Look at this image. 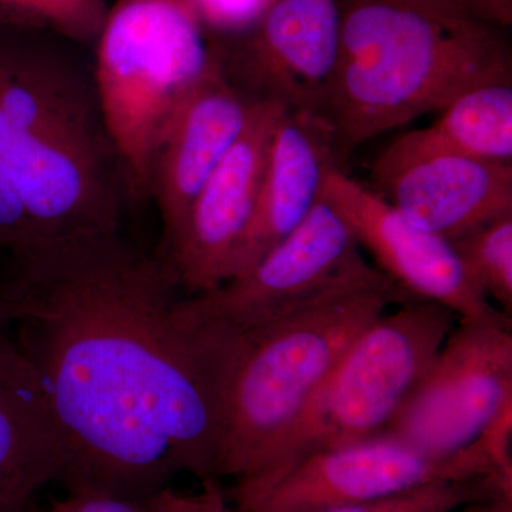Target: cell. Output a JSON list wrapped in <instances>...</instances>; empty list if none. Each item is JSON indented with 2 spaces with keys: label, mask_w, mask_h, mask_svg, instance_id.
Masks as SVG:
<instances>
[{
  "label": "cell",
  "mask_w": 512,
  "mask_h": 512,
  "mask_svg": "<svg viewBox=\"0 0 512 512\" xmlns=\"http://www.w3.org/2000/svg\"><path fill=\"white\" fill-rule=\"evenodd\" d=\"M426 8L436 10L448 16H460V18H470L463 9L461 0H414ZM471 19V18H470Z\"/></svg>",
  "instance_id": "484cf974"
},
{
  "label": "cell",
  "mask_w": 512,
  "mask_h": 512,
  "mask_svg": "<svg viewBox=\"0 0 512 512\" xmlns=\"http://www.w3.org/2000/svg\"><path fill=\"white\" fill-rule=\"evenodd\" d=\"M109 8L106 0H0V26L43 30L89 46L96 43Z\"/></svg>",
  "instance_id": "d6986e66"
},
{
  "label": "cell",
  "mask_w": 512,
  "mask_h": 512,
  "mask_svg": "<svg viewBox=\"0 0 512 512\" xmlns=\"http://www.w3.org/2000/svg\"><path fill=\"white\" fill-rule=\"evenodd\" d=\"M510 407L511 316L460 319L384 436L447 456L471 446Z\"/></svg>",
  "instance_id": "9c48e42d"
},
{
  "label": "cell",
  "mask_w": 512,
  "mask_h": 512,
  "mask_svg": "<svg viewBox=\"0 0 512 512\" xmlns=\"http://www.w3.org/2000/svg\"><path fill=\"white\" fill-rule=\"evenodd\" d=\"M464 512H512V494H498L464 507Z\"/></svg>",
  "instance_id": "d4e9b609"
},
{
  "label": "cell",
  "mask_w": 512,
  "mask_h": 512,
  "mask_svg": "<svg viewBox=\"0 0 512 512\" xmlns=\"http://www.w3.org/2000/svg\"><path fill=\"white\" fill-rule=\"evenodd\" d=\"M82 45L0 26V252L120 232L128 198Z\"/></svg>",
  "instance_id": "7a4b0ae2"
},
{
  "label": "cell",
  "mask_w": 512,
  "mask_h": 512,
  "mask_svg": "<svg viewBox=\"0 0 512 512\" xmlns=\"http://www.w3.org/2000/svg\"><path fill=\"white\" fill-rule=\"evenodd\" d=\"M370 184L407 220L450 242L512 214V164L456 153L426 128L394 138L373 163Z\"/></svg>",
  "instance_id": "30bf717a"
},
{
  "label": "cell",
  "mask_w": 512,
  "mask_h": 512,
  "mask_svg": "<svg viewBox=\"0 0 512 512\" xmlns=\"http://www.w3.org/2000/svg\"><path fill=\"white\" fill-rule=\"evenodd\" d=\"M177 284L120 232L40 249L2 295L52 407L60 483L146 503L178 473L214 477L210 362L175 318Z\"/></svg>",
  "instance_id": "6da1fadb"
},
{
  "label": "cell",
  "mask_w": 512,
  "mask_h": 512,
  "mask_svg": "<svg viewBox=\"0 0 512 512\" xmlns=\"http://www.w3.org/2000/svg\"><path fill=\"white\" fill-rule=\"evenodd\" d=\"M94 80L128 198L150 197L154 143L218 59L192 0H116L96 43Z\"/></svg>",
  "instance_id": "5b68a950"
},
{
  "label": "cell",
  "mask_w": 512,
  "mask_h": 512,
  "mask_svg": "<svg viewBox=\"0 0 512 512\" xmlns=\"http://www.w3.org/2000/svg\"><path fill=\"white\" fill-rule=\"evenodd\" d=\"M498 494H512V485L495 478L431 484L407 493L342 505L320 512H451Z\"/></svg>",
  "instance_id": "ffe728a7"
},
{
  "label": "cell",
  "mask_w": 512,
  "mask_h": 512,
  "mask_svg": "<svg viewBox=\"0 0 512 512\" xmlns=\"http://www.w3.org/2000/svg\"><path fill=\"white\" fill-rule=\"evenodd\" d=\"M471 19L507 29L512 23V0H461Z\"/></svg>",
  "instance_id": "cb8c5ba5"
},
{
  "label": "cell",
  "mask_w": 512,
  "mask_h": 512,
  "mask_svg": "<svg viewBox=\"0 0 512 512\" xmlns=\"http://www.w3.org/2000/svg\"><path fill=\"white\" fill-rule=\"evenodd\" d=\"M338 66L319 116L340 154L480 84L512 82L503 28L414 0H339Z\"/></svg>",
  "instance_id": "3957f363"
},
{
  "label": "cell",
  "mask_w": 512,
  "mask_h": 512,
  "mask_svg": "<svg viewBox=\"0 0 512 512\" xmlns=\"http://www.w3.org/2000/svg\"><path fill=\"white\" fill-rule=\"evenodd\" d=\"M13 312L9 302L0 292V332H8L12 328Z\"/></svg>",
  "instance_id": "4316f807"
},
{
  "label": "cell",
  "mask_w": 512,
  "mask_h": 512,
  "mask_svg": "<svg viewBox=\"0 0 512 512\" xmlns=\"http://www.w3.org/2000/svg\"><path fill=\"white\" fill-rule=\"evenodd\" d=\"M477 478L512 484V474L497 467L483 437L457 453L434 456L383 434L235 481L232 498L241 512H320Z\"/></svg>",
  "instance_id": "52a82bcc"
},
{
  "label": "cell",
  "mask_w": 512,
  "mask_h": 512,
  "mask_svg": "<svg viewBox=\"0 0 512 512\" xmlns=\"http://www.w3.org/2000/svg\"><path fill=\"white\" fill-rule=\"evenodd\" d=\"M150 512H229L227 498L217 478L201 480V490L195 494L175 491L170 485L147 498Z\"/></svg>",
  "instance_id": "7402d4cb"
},
{
  "label": "cell",
  "mask_w": 512,
  "mask_h": 512,
  "mask_svg": "<svg viewBox=\"0 0 512 512\" xmlns=\"http://www.w3.org/2000/svg\"><path fill=\"white\" fill-rule=\"evenodd\" d=\"M410 301L389 281L355 284L247 328H190L217 379L214 478L244 480L271 466L350 343L390 305Z\"/></svg>",
  "instance_id": "277c9868"
},
{
  "label": "cell",
  "mask_w": 512,
  "mask_h": 512,
  "mask_svg": "<svg viewBox=\"0 0 512 512\" xmlns=\"http://www.w3.org/2000/svg\"><path fill=\"white\" fill-rule=\"evenodd\" d=\"M359 248L348 222L322 195L308 218L245 274L178 299L175 318L191 328H247L342 286L390 281Z\"/></svg>",
  "instance_id": "ba28073f"
},
{
  "label": "cell",
  "mask_w": 512,
  "mask_h": 512,
  "mask_svg": "<svg viewBox=\"0 0 512 512\" xmlns=\"http://www.w3.org/2000/svg\"><path fill=\"white\" fill-rule=\"evenodd\" d=\"M215 39L222 70L242 92L319 114L338 66L339 0H275L244 32Z\"/></svg>",
  "instance_id": "8fae6325"
},
{
  "label": "cell",
  "mask_w": 512,
  "mask_h": 512,
  "mask_svg": "<svg viewBox=\"0 0 512 512\" xmlns=\"http://www.w3.org/2000/svg\"><path fill=\"white\" fill-rule=\"evenodd\" d=\"M47 512H150L146 503L97 493V491H67L66 497L56 500Z\"/></svg>",
  "instance_id": "603a6c76"
},
{
  "label": "cell",
  "mask_w": 512,
  "mask_h": 512,
  "mask_svg": "<svg viewBox=\"0 0 512 512\" xmlns=\"http://www.w3.org/2000/svg\"><path fill=\"white\" fill-rule=\"evenodd\" d=\"M397 306L393 313L384 312L369 323L350 343L271 466L258 476L291 466L309 454L386 433L457 316L436 302Z\"/></svg>",
  "instance_id": "8992f818"
},
{
  "label": "cell",
  "mask_w": 512,
  "mask_h": 512,
  "mask_svg": "<svg viewBox=\"0 0 512 512\" xmlns=\"http://www.w3.org/2000/svg\"><path fill=\"white\" fill-rule=\"evenodd\" d=\"M63 451L52 407L35 366L0 332V512H23L59 480Z\"/></svg>",
  "instance_id": "2e32d148"
},
{
  "label": "cell",
  "mask_w": 512,
  "mask_h": 512,
  "mask_svg": "<svg viewBox=\"0 0 512 512\" xmlns=\"http://www.w3.org/2000/svg\"><path fill=\"white\" fill-rule=\"evenodd\" d=\"M275 0H192L212 36L229 37L244 32L261 18Z\"/></svg>",
  "instance_id": "44dd1931"
},
{
  "label": "cell",
  "mask_w": 512,
  "mask_h": 512,
  "mask_svg": "<svg viewBox=\"0 0 512 512\" xmlns=\"http://www.w3.org/2000/svg\"><path fill=\"white\" fill-rule=\"evenodd\" d=\"M439 114L426 130L441 146L485 163L512 164V82L468 89Z\"/></svg>",
  "instance_id": "e0dca14e"
},
{
  "label": "cell",
  "mask_w": 512,
  "mask_h": 512,
  "mask_svg": "<svg viewBox=\"0 0 512 512\" xmlns=\"http://www.w3.org/2000/svg\"><path fill=\"white\" fill-rule=\"evenodd\" d=\"M258 101L228 79L218 50L217 62L165 121L148 180L163 224L157 254L174 241L202 185L247 130Z\"/></svg>",
  "instance_id": "5bb4252c"
},
{
  "label": "cell",
  "mask_w": 512,
  "mask_h": 512,
  "mask_svg": "<svg viewBox=\"0 0 512 512\" xmlns=\"http://www.w3.org/2000/svg\"><path fill=\"white\" fill-rule=\"evenodd\" d=\"M284 110L258 101L247 130L202 185L174 241L157 254L188 296L227 281L229 262L254 214L272 133Z\"/></svg>",
  "instance_id": "4fadbf2b"
},
{
  "label": "cell",
  "mask_w": 512,
  "mask_h": 512,
  "mask_svg": "<svg viewBox=\"0 0 512 512\" xmlns=\"http://www.w3.org/2000/svg\"><path fill=\"white\" fill-rule=\"evenodd\" d=\"M340 158L335 133L323 117L311 111H282L255 211L229 262L227 281L245 274L308 218L322 198L330 171L340 168Z\"/></svg>",
  "instance_id": "9a60e30c"
},
{
  "label": "cell",
  "mask_w": 512,
  "mask_h": 512,
  "mask_svg": "<svg viewBox=\"0 0 512 512\" xmlns=\"http://www.w3.org/2000/svg\"><path fill=\"white\" fill-rule=\"evenodd\" d=\"M323 195L348 222L357 245L373 256L376 268L414 301L439 303L460 319L505 315L468 276L450 241L417 227L367 185L335 168Z\"/></svg>",
  "instance_id": "7c38bea8"
},
{
  "label": "cell",
  "mask_w": 512,
  "mask_h": 512,
  "mask_svg": "<svg viewBox=\"0 0 512 512\" xmlns=\"http://www.w3.org/2000/svg\"><path fill=\"white\" fill-rule=\"evenodd\" d=\"M451 244L485 298L511 316L512 214L481 225Z\"/></svg>",
  "instance_id": "ac0fdd59"
}]
</instances>
